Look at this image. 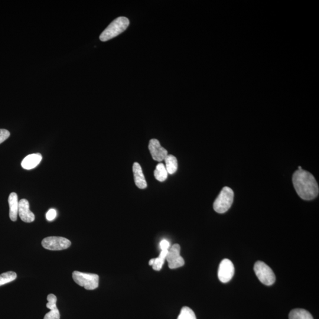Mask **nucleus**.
Masks as SVG:
<instances>
[{
    "instance_id": "obj_1",
    "label": "nucleus",
    "mask_w": 319,
    "mask_h": 319,
    "mask_svg": "<svg viewBox=\"0 0 319 319\" xmlns=\"http://www.w3.org/2000/svg\"><path fill=\"white\" fill-rule=\"evenodd\" d=\"M292 183L296 192L302 200H311L318 196V186L310 172L302 169L296 171L292 176Z\"/></svg>"
},
{
    "instance_id": "obj_2",
    "label": "nucleus",
    "mask_w": 319,
    "mask_h": 319,
    "mask_svg": "<svg viewBox=\"0 0 319 319\" xmlns=\"http://www.w3.org/2000/svg\"><path fill=\"white\" fill-rule=\"evenodd\" d=\"M129 24V20L126 17H119L115 19L100 35V40L106 42L116 37L124 32Z\"/></svg>"
},
{
    "instance_id": "obj_3",
    "label": "nucleus",
    "mask_w": 319,
    "mask_h": 319,
    "mask_svg": "<svg viewBox=\"0 0 319 319\" xmlns=\"http://www.w3.org/2000/svg\"><path fill=\"white\" fill-rule=\"evenodd\" d=\"M234 197L233 190L229 187H224L214 202V210L219 214L226 213L232 206Z\"/></svg>"
},
{
    "instance_id": "obj_4",
    "label": "nucleus",
    "mask_w": 319,
    "mask_h": 319,
    "mask_svg": "<svg viewBox=\"0 0 319 319\" xmlns=\"http://www.w3.org/2000/svg\"><path fill=\"white\" fill-rule=\"evenodd\" d=\"M72 278L77 284L88 290L98 288L100 278L97 274L76 271L73 272Z\"/></svg>"
},
{
    "instance_id": "obj_5",
    "label": "nucleus",
    "mask_w": 319,
    "mask_h": 319,
    "mask_svg": "<svg viewBox=\"0 0 319 319\" xmlns=\"http://www.w3.org/2000/svg\"><path fill=\"white\" fill-rule=\"evenodd\" d=\"M256 274L259 280L266 286H272L276 282L274 272L269 266L262 262H257L254 268Z\"/></svg>"
},
{
    "instance_id": "obj_6",
    "label": "nucleus",
    "mask_w": 319,
    "mask_h": 319,
    "mask_svg": "<svg viewBox=\"0 0 319 319\" xmlns=\"http://www.w3.org/2000/svg\"><path fill=\"white\" fill-rule=\"evenodd\" d=\"M44 248L50 250H60L70 248L71 242L69 240L60 236H50L42 240Z\"/></svg>"
},
{
    "instance_id": "obj_7",
    "label": "nucleus",
    "mask_w": 319,
    "mask_h": 319,
    "mask_svg": "<svg viewBox=\"0 0 319 319\" xmlns=\"http://www.w3.org/2000/svg\"><path fill=\"white\" fill-rule=\"evenodd\" d=\"M166 260H167L168 268L170 269L180 268L184 265V259L180 256V246L178 244H176L170 246Z\"/></svg>"
},
{
    "instance_id": "obj_8",
    "label": "nucleus",
    "mask_w": 319,
    "mask_h": 319,
    "mask_svg": "<svg viewBox=\"0 0 319 319\" xmlns=\"http://www.w3.org/2000/svg\"><path fill=\"white\" fill-rule=\"evenodd\" d=\"M235 272V268L232 262L228 259H224L220 263L218 269V278L224 283L229 282L232 278Z\"/></svg>"
},
{
    "instance_id": "obj_9",
    "label": "nucleus",
    "mask_w": 319,
    "mask_h": 319,
    "mask_svg": "<svg viewBox=\"0 0 319 319\" xmlns=\"http://www.w3.org/2000/svg\"><path fill=\"white\" fill-rule=\"evenodd\" d=\"M148 149L154 160L162 162L168 155V151L162 147L157 139H152L149 142Z\"/></svg>"
},
{
    "instance_id": "obj_10",
    "label": "nucleus",
    "mask_w": 319,
    "mask_h": 319,
    "mask_svg": "<svg viewBox=\"0 0 319 319\" xmlns=\"http://www.w3.org/2000/svg\"><path fill=\"white\" fill-rule=\"evenodd\" d=\"M18 214L20 219L24 222L31 223L34 220V214L30 210L28 201L25 198L19 201Z\"/></svg>"
},
{
    "instance_id": "obj_11",
    "label": "nucleus",
    "mask_w": 319,
    "mask_h": 319,
    "mask_svg": "<svg viewBox=\"0 0 319 319\" xmlns=\"http://www.w3.org/2000/svg\"><path fill=\"white\" fill-rule=\"evenodd\" d=\"M135 184L139 188L144 190L148 186L147 182L143 174L141 166L138 162H134L132 166Z\"/></svg>"
},
{
    "instance_id": "obj_12",
    "label": "nucleus",
    "mask_w": 319,
    "mask_h": 319,
    "mask_svg": "<svg viewBox=\"0 0 319 319\" xmlns=\"http://www.w3.org/2000/svg\"><path fill=\"white\" fill-rule=\"evenodd\" d=\"M8 204L10 207V218L13 222H15L18 220L19 202L18 194L14 193V192L10 194Z\"/></svg>"
},
{
    "instance_id": "obj_13",
    "label": "nucleus",
    "mask_w": 319,
    "mask_h": 319,
    "mask_svg": "<svg viewBox=\"0 0 319 319\" xmlns=\"http://www.w3.org/2000/svg\"><path fill=\"white\" fill-rule=\"evenodd\" d=\"M42 160L40 154H29L24 159L22 162V168L26 170H31L40 164Z\"/></svg>"
},
{
    "instance_id": "obj_14",
    "label": "nucleus",
    "mask_w": 319,
    "mask_h": 319,
    "mask_svg": "<svg viewBox=\"0 0 319 319\" xmlns=\"http://www.w3.org/2000/svg\"><path fill=\"white\" fill-rule=\"evenodd\" d=\"M166 162V168L168 174H174L178 170V162L175 156L168 154L164 159Z\"/></svg>"
},
{
    "instance_id": "obj_15",
    "label": "nucleus",
    "mask_w": 319,
    "mask_h": 319,
    "mask_svg": "<svg viewBox=\"0 0 319 319\" xmlns=\"http://www.w3.org/2000/svg\"><path fill=\"white\" fill-rule=\"evenodd\" d=\"M289 319H314V318L304 309L296 308L290 313Z\"/></svg>"
},
{
    "instance_id": "obj_16",
    "label": "nucleus",
    "mask_w": 319,
    "mask_h": 319,
    "mask_svg": "<svg viewBox=\"0 0 319 319\" xmlns=\"http://www.w3.org/2000/svg\"><path fill=\"white\" fill-rule=\"evenodd\" d=\"M154 175L155 178L159 182H162L166 180V178H168V172L164 164L160 162L156 166Z\"/></svg>"
},
{
    "instance_id": "obj_17",
    "label": "nucleus",
    "mask_w": 319,
    "mask_h": 319,
    "mask_svg": "<svg viewBox=\"0 0 319 319\" xmlns=\"http://www.w3.org/2000/svg\"><path fill=\"white\" fill-rule=\"evenodd\" d=\"M17 278V274L15 272H8L0 274V286L8 284Z\"/></svg>"
},
{
    "instance_id": "obj_18",
    "label": "nucleus",
    "mask_w": 319,
    "mask_h": 319,
    "mask_svg": "<svg viewBox=\"0 0 319 319\" xmlns=\"http://www.w3.org/2000/svg\"><path fill=\"white\" fill-rule=\"evenodd\" d=\"M178 319H196V317L194 312L190 308L184 307L182 308Z\"/></svg>"
},
{
    "instance_id": "obj_19",
    "label": "nucleus",
    "mask_w": 319,
    "mask_h": 319,
    "mask_svg": "<svg viewBox=\"0 0 319 319\" xmlns=\"http://www.w3.org/2000/svg\"><path fill=\"white\" fill-rule=\"evenodd\" d=\"M166 259L158 256V258H152L150 260L149 265L152 266L155 271H160L164 266Z\"/></svg>"
},
{
    "instance_id": "obj_20",
    "label": "nucleus",
    "mask_w": 319,
    "mask_h": 319,
    "mask_svg": "<svg viewBox=\"0 0 319 319\" xmlns=\"http://www.w3.org/2000/svg\"><path fill=\"white\" fill-rule=\"evenodd\" d=\"M47 300L48 301L46 304L47 308L50 309V310H55V309L58 308L56 306L57 298L56 296L53 294H48V296Z\"/></svg>"
},
{
    "instance_id": "obj_21",
    "label": "nucleus",
    "mask_w": 319,
    "mask_h": 319,
    "mask_svg": "<svg viewBox=\"0 0 319 319\" xmlns=\"http://www.w3.org/2000/svg\"><path fill=\"white\" fill-rule=\"evenodd\" d=\"M44 319H60V313L58 308L52 310L46 314Z\"/></svg>"
},
{
    "instance_id": "obj_22",
    "label": "nucleus",
    "mask_w": 319,
    "mask_h": 319,
    "mask_svg": "<svg viewBox=\"0 0 319 319\" xmlns=\"http://www.w3.org/2000/svg\"><path fill=\"white\" fill-rule=\"evenodd\" d=\"M10 133L8 130L5 129H0V144L5 142L6 139H8Z\"/></svg>"
},
{
    "instance_id": "obj_23",
    "label": "nucleus",
    "mask_w": 319,
    "mask_h": 319,
    "mask_svg": "<svg viewBox=\"0 0 319 319\" xmlns=\"http://www.w3.org/2000/svg\"><path fill=\"white\" fill-rule=\"evenodd\" d=\"M57 216L56 210L54 209H51L48 210L46 214V219L48 221L53 220L56 218Z\"/></svg>"
},
{
    "instance_id": "obj_24",
    "label": "nucleus",
    "mask_w": 319,
    "mask_h": 319,
    "mask_svg": "<svg viewBox=\"0 0 319 319\" xmlns=\"http://www.w3.org/2000/svg\"><path fill=\"white\" fill-rule=\"evenodd\" d=\"M160 247L162 250H168L170 248V244L168 240H162L160 243Z\"/></svg>"
},
{
    "instance_id": "obj_25",
    "label": "nucleus",
    "mask_w": 319,
    "mask_h": 319,
    "mask_svg": "<svg viewBox=\"0 0 319 319\" xmlns=\"http://www.w3.org/2000/svg\"><path fill=\"white\" fill-rule=\"evenodd\" d=\"M302 168L301 166H298V170H302Z\"/></svg>"
}]
</instances>
